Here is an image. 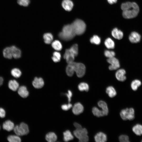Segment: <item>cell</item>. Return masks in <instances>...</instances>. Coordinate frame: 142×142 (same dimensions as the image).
<instances>
[{"label": "cell", "mask_w": 142, "mask_h": 142, "mask_svg": "<svg viewBox=\"0 0 142 142\" xmlns=\"http://www.w3.org/2000/svg\"><path fill=\"white\" fill-rule=\"evenodd\" d=\"M123 17L126 19H131L136 17L139 12L138 5L135 2H127L121 5Z\"/></svg>", "instance_id": "1"}, {"label": "cell", "mask_w": 142, "mask_h": 142, "mask_svg": "<svg viewBox=\"0 0 142 142\" xmlns=\"http://www.w3.org/2000/svg\"><path fill=\"white\" fill-rule=\"evenodd\" d=\"M71 24L66 25L63 27L62 32L59 34V37L60 39L67 41L73 39L76 35Z\"/></svg>", "instance_id": "2"}, {"label": "cell", "mask_w": 142, "mask_h": 142, "mask_svg": "<svg viewBox=\"0 0 142 142\" xmlns=\"http://www.w3.org/2000/svg\"><path fill=\"white\" fill-rule=\"evenodd\" d=\"M76 35H80L85 31L86 25L84 22L80 19L75 20L71 24Z\"/></svg>", "instance_id": "3"}, {"label": "cell", "mask_w": 142, "mask_h": 142, "mask_svg": "<svg viewBox=\"0 0 142 142\" xmlns=\"http://www.w3.org/2000/svg\"><path fill=\"white\" fill-rule=\"evenodd\" d=\"M13 130L16 134L19 136L26 135L29 131L28 125L23 122L21 123L19 125L14 126Z\"/></svg>", "instance_id": "4"}, {"label": "cell", "mask_w": 142, "mask_h": 142, "mask_svg": "<svg viewBox=\"0 0 142 142\" xmlns=\"http://www.w3.org/2000/svg\"><path fill=\"white\" fill-rule=\"evenodd\" d=\"M88 131L85 128L79 129H76L73 131L74 135L77 138L80 142H87L89 140Z\"/></svg>", "instance_id": "5"}, {"label": "cell", "mask_w": 142, "mask_h": 142, "mask_svg": "<svg viewBox=\"0 0 142 142\" xmlns=\"http://www.w3.org/2000/svg\"><path fill=\"white\" fill-rule=\"evenodd\" d=\"M120 116L124 120H132L135 118V111L133 108H126L122 110L120 113Z\"/></svg>", "instance_id": "6"}, {"label": "cell", "mask_w": 142, "mask_h": 142, "mask_svg": "<svg viewBox=\"0 0 142 142\" xmlns=\"http://www.w3.org/2000/svg\"><path fill=\"white\" fill-rule=\"evenodd\" d=\"M74 69L75 72L76 73L77 76L81 78L84 75L86 68L85 65L81 63L73 62Z\"/></svg>", "instance_id": "7"}, {"label": "cell", "mask_w": 142, "mask_h": 142, "mask_svg": "<svg viewBox=\"0 0 142 142\" xmlns=\"http://www.w3.org/2000/svg\"><path fill=\"white\" fill-rule=\"evenodd\" d=\"M107 61L110 64L109 67V69L110 70H116L120 67L119 60L114 57L108 58Z\"/></svg>", "instance_id": "8"}, {"label": "cell", "mask_w": 142, "mask_h": 142, "mask_svg": "<svg viewBox=\"0 0 142 142\" xmlns=\"http://www.w3.org/2000/svg\"><path fill=\"white\" fill-rule=\"evenodd\" d=\"M75 57V56L69 48L65 50L63 57L68 64L74 62Z\"/></svg>", "instance_id": "9"}, {"label": "cell", "mask_w": 142, "mask_h": 142, "mask_svg": "<svg viewBox=\"0 0 142 142\" xmlns=\"http://www.w3.org/2000/svg\"><path fill=\"white\" fill-rule=\"evenodd\" d=\"M129 39L130 42L131 43H136L139 42L140 41L141 36L138 33L135 32H133L130 34Z\"/></svg>", "instance_id": "10"}, {"label": "cell", "mask_w": 142, "mask_h": 142, "mask_svg": "<svg viewBox=\"0 0 142 142\" xmlns=\"http://www.w3.org/2000/svg\"><path fill=\"white\" fill-rule=\"evenodd\" d=\"M126 74V71L124 69H119L115 73V77L118 80L123 82L126 79V77L125 75Z\"/></svg>", "instance_id": "11"}, {"label": "cell", "mask_w": 142, "mask_h": 142, "mask_svg": "<svg viewBox=\"0 0 142 142\" xmlns=\"http://www.w3.org/2000/svg\"><path fill=\"white\" fill-rule=\"evenodd\" d=\"M84 108L82 105L79 102L75 103L72 107V111L75 115H78L82 113Z\"/></svg>", "instance_id": "12"}, {"label": "cell", "mask_w": 142, "mask_h": 142, "mask_svg": "<svg viewBox=\"0 0 142 142\" xmlns=\"http://www.w3.org/2000/svg\"><path fill=\"white\" fill-rule=\"evenodd\" d=\"M33 86L37 89H40L42 88L44 84V82L43 79L40 77H36L32 82Z\"/></svg>", "instance_id": "13"}, {"label": "cell", "mask_w": 142, "mask_h": 142, "mask_svg": "<svg viewBox=\"0 0 142 142\" xmlns=\"http://www.w3.org/2000/svg\"><path fill=\"white\" fill-rule=\"evenodd\" d=\"M94 139L97 142H105L107 141V137L105 133L102 132H99L95 135Z\"/></svg>", "instance_id": "14"}, {"label": "cell", "mask_w": 142, "mask_h": 142, "mask_svg": "<svg viewBox=\"0 0 142 142\" xmlns=\"http://www.w3.org/2000/svg\"><path fill=\"white\" fill-rule=\"evenodd\" d=\"M18 89V93L22 97L25 98L28 96L29 93L26 86H21L19 87Z\"/></svg>", "instance_id": "15"}, {"label": "cell", "mask_w": 142, "mask_h": 142, "mask_svg": "<svg viewBox=\"0 0 142 142\" xmlns=\"http://www.w3.org/2000/svg\"><path fill=\"white\" fill-rule=\"evenodd\" d=\"M2 126L4 130L9 131L13 130L14 126V123L12 121L8 120L3 123Z\"/></svg>", "instance_id": "16"}, {"label": "cell", "mask_w": 142, "mask_h": 142, "mask_svg": "<svg viewBox=\"0 0 142 142\" xmlns=\"http://www.w3.org/2000/svg\"><path fill=\"white\" fill-rule=\"evenodd\" d=\"M62 5L64 9L69 11L72 9L73 4L72 1L70 0H64L62 2Z\"/></svg>", "instance_id": "17"}, {"label": "cell", "mask_w": 142, "mask_h": 142, "mask_svg": "<svg viewBox=\"0 0 142 142\" xmlns=\"http://www.w3.org/2000/svg\"><path fill=\"white\" fill-rule=\"evenodd\" d=\"M111 34L114 38L118 40L122 39L123 36L122 32L116 28L113 29L111 32Z\"/></svg>", "instance_id": "18"}, {"label": "cell", "mask_w": 142, "mask_h": 142, "mask_svg": "<svg viewBox=\"0 0 142 142\" xmlns=\"http://www.w3.org/2000/svg\"><path fill=\"white\" fill-rule=\"evenodd\" d=\"M12 57L15 59L19 58L21 56V50L14 46L11 47Z\"/></svg>", "instance_id": "19"}, {"label": "cell", "mask_w": 142, "mask_h": 142, "mask_svg": "<svg viewBox=\"0 0 142 142\" xmlns=\"http://www.w3.org/2000/svg\"><path fill=\"white\" fill-rule=\"evenodd\" d=\"M98 105L101 108L105 115H107L108 113V109L106 102L103 100H100L98 102Z\"/></svg>", "instance_id": "20"}, {"label": "cell", "mask_w": 142, "mask_h": 142, "mask_svg": "<svg viewBox=\"0 0 142 142\" xmlns=\"http://www.w3.org/2000/svg\"><path fill=\"white\" fill-rule=\"evenodd\" d=\"M8 86L11 90L15 91L18 88L19 84L15 80H11L8 82Z\"/></svg>", "instance_id": "21"}, {"label": "cell", "mask_w": 142, "mask_h": 142, "mask_svg": "<svg viewBox=\"0 0 142 142\" xmlns=\"http://www.w3.org/2000/svg\"><path fill=\"white\" fill-rule=\"evenodd\" d=\"M73 62L68 64L66 67V73L67 75L69 77L72 76L75 72L74 69Z\"/></svg>", "instance_id": "22"}, {"label": "cell", "mask_w": 142, "mask_h": 142, "mask_svg": "<svg viewBox=\"0 0 142 142\" xmlns=\"http://www.w3.org/2000/svg\"><path fill=\"white\" fill-rule=\"evenodd\" d=\"M46 140L49 142H54L57 140V137L55 134L53 132L48 133L45 137Z\"/></svg>", "instance_id": "23"}, {"label": "cell", "mask_w": 142, "mask_h": 142, "mask_svg": "<svg viewBox=\"0 0 142 142\" xmlns=\"http://www.w3.org/2000/svg\"><path fill=\"white\" fill-rule=\"evenodd\" d=\"M132 130L136 135L140 136L142 135V125L137 124L132 128Z\"/></svg>", "instance_id": "24"}, {"label": "cell", "mask_w": 142, "mask_h": 142, "mask_svg": "<svg viewBox=\"0 0 142 142\" xmlns=\"http://www.w3.org/2000/svg\"><path fill=\"white\" fill-rule=\"evenodd\" d=\"M104 44L105 46L108 49H113L115 47V44L114 41L109 38L105 39Z\"/></svg>", "instance_id": "25"}, {"label": "cell", "mask_w": 142, "mask_h": 142, "mask_svg": "<svg viewBox=\"0 0 142 142\" xmlns=\"http://www.w3.org/2000/svg\"><path fill=\"white\" fill-rule=\"evenodd\" d=\"M3 54L5 58L8 59H11L13 57L11 47H8L5 48L3 51Z\"/></svg>", "instance_id": "26"}, {"label": "cell", "mask_w": 142, "mask_h": 142, "mask_svg": "<svg viewBox=\"0 0 142 142\" xmlns=\"http://www.w3.org/2000/svg\"><path fill=\"white\" fill-rule=\"evenodd\" d=\"M106 92L109 97L110 98H113L116 94V91L114 87L112 86L108 87L106 89Z\"/></svg>", "instance_id": "27"}, {"label": "cell", "mask_w": 142, "mask_h": 142, "mask_svg": "<svg viewBox=\"0 0 142 142\" xmlns=\"http://www.w3.org/2000/svg\"><path fill=\"white\" fill-rule=\"evenodd\" d=\"M43 38L45 43L49 44L52 42L53 39V36L51 33H47L44 34Z\"/></svg>", "instance_id": "28"}, {"label": "cell", "mask_w": 142, "mask_h": 142, "mask_svg": "<svg viewBox=\"0 0 142 142\" xmlns=\"http://www.w3.org/2000/svg\"><path fill=\"white\" fill-rule=\"evenodd\" d=\"M63 140L65 142L72 140L74 137L70 131L69 130H67L63 133Z\"/></svg>", "instance_id": "29"}, {"label": "cell", "mask_w": 142, "mask_h": 142, "mask_svg": "<svg viewBox=\"0 0 142 142\" xmlns=\"http://www.w3.org/2000/svg\"><path fill=\"white\" fill-rule=\"evenodd\" d=\"M141 84V82L139 80L136 79L133 80L131 82V87L132 89L134 91L137 90Z\"/></svg>", "instance_id": "30"}, {"label": "cell", "mask_w": 142, "mask_h": 142, "mask_svg": "<svg viewBox=\"0 0 142 142\" xmlns=\"http://www.w3.org/2000/svg\"><path fill=\"white\" fill-rule=\"evenodd\" d=\"M52 46L54 49L57 51L60 50L62 48V43L58 40H55L52 42Z\"/></svg>", "instance_id": "31"}, {"label": "cell", "mask_w": 142, "mask_h": 142, "mask_svg": "<svg viewBox=\"0 0 142 142\" xmlns=\"http://www.w3.org/2000/svg\"><path fill=\"white\" fill-rule=\"evenodd\" d=\"M92 112L94 115L97 117H100L105 116L102 110H100L96 107L93 108Z\"/></svg>", "instance_id": "32"}, {"label": "cell", "mask_w": 142, "mask_h": 142, "mask_svg": "<svg viewBox=\"0 0 142 142\" xmlns=\"http://www.w3.org/2000/svg\"><path fill=\"white\" fill-rule=\"evenodd\" d=\"M78 89L81 91H85L87 92L88 91L89 87L88 84L87 83L82 82L79 84L78 86Z\"/></svg>", "instance_id": "33"}, {"label": "cell", "mask_w": 142, "mask_h": 142, "mask_svg": "<svg viewBox=\"0 0 142 142\" xmlns=\"http://www.w3.org/2000/svg\"><path fill=\"white\" fill-rule=\"evenodd\" d=\"M7 140L10 142H20L21 139L19 136L16 135H11L8 136Z\"/></svg>", "instance_id": "34"}, {"label": "cell", "mask_w": 142, "mask_h": 142, "mask_svg": "<svg viewBox=\"0 0 142 142\" xmlns=\"http://www.w3.org/2000/svg\"><path fill=\"white\" fill-rule=\"evenodd\" d=\"M11 73L12 76L16 78H19L22 74L21 71L17 68L12 69L11 71Z\"/></svg>", "instance_id": "35"}, {"label": "cell", "mask_w": 142, "mask_h": 142, "mask_svg": "<svg viewBox=\"0 0 142 142\" xmlns=\"http://www.w3.org/2000/svg\"><path fill=\"white\" fill-rule=\"evenodd\" d=\"M53 61L55 62H58L60 61L61 58L60 53L59 52L55 51L54 52L53 54L52 58Z\"/></svg>", "instance_id": "36"}, {"label": "cell", "mask_w": 142, "mask_h": 142, "mask_svg": "<svg viewBox=\"0 0 142 142\" xmlns=\"http://www.w3.org/2000/svg\"><path fill=\"white\" fill-rule=\"evenodd\" d=\"M101 41L100 38L96 35H94L90 39V42L91 43L97 45L99 44Z\"/></svg>", "instance_id": "37"}, {"label": "cell", "mask_w": 142, "mask_h": 142, "mask_svg": "<svg viewBox=\"0 0 142 142\" xmlns=\"http://www.w3.org/2000/svg\"><path fill=\"white\" fill-rule=\"evenodd\" d=\"M72 52L73 53L75 57L77 56L78 54V46L77 44L73 45L69 48Z\"/></svg>", "instance_id": "38"}, {"label": "cell", "mask_w": 142, "mask_h": 142, "mask_svg": "<svg viewBox=\"0 0 142 142\" xmlns=\"http://www.w3.org/2000/svg\"><path fill=\"white\" fill-rule=\"evenodd\" d=\"M104 54L106 57L109 58L114 57L115 54L113 51L106 50L104 52Z\"/></svg>", "instance_id": "39"}, {"label": "cell", "mask_w": 142, "mask_h": 142, "mask_svg": "<svg viewBox=\"0 0 142 142\" xmlns=\"http://www.w3.org/2000/svg\"><path fill=\"white\" fill-rule=\"evenodd\" d=\"M17 2L20 6L26 7L29 4L30 0H17Z\"/></svg>", "instance_id": "40"}, {"label": "cell", "mask_w": 142, "mask_h": 142, "mask_svg": "<svg viewBox=\"0 0 142 142\" xmlns=\"http://www.w3.org/2000/svg\"><path fill=\"white\" fill-rule=\"evenodd\" d=\"M119 141L121 142H129V137L126 135H122L119 137Z\"/></svg>", "instance_id": "41"}, {"label": "cell", "mask_w": 142, "mask_h": 142, "mask_svg": "<svg viewBox=\"0 0 142 142\" xmlns=\"http://www.w3.org/2000/svg\"><path fill=\"white\" fill-rule=\"evenodd\" d=\"M72 104L69 103L68 104H64L61 106L62 109L64 110L67 111L69 110L72 107Z\"/></svg>", "instance_id": "42"}, {"label": "cell", "mask_w": 142, "mask_h": 142, "mask_svg": "<svg viewBox=\"0 0 142 142\" xmlns=\"http://www.w3.org/2000/svg\"><path fill=\"white\" fill-rule=\"evenodd\" d=\"M65 95L68 98V102H70L71 101V98L72 95V92L70 90H68V93H66Z\"/></svg>", "instance_id": "43"}, {"label": "cell", "mask_w": 142, "mask_h": 142, "mask_svg": "<svg viewBox=\"0 0 142 142\" xmlns=\"http://www.w3.org/2000/svg\"><path fill=\"white\" fill-rule=\"evenodd\" d=\"M6 115V111L3 108H0V117L2 118H4Z\"/></svg>", "instance_id": "44"}, {"label": "cell", "mask_w": 142, "mask_h": 142, "mask_svg": "<svg viewBox=\"0 0 142 142\" xmlns=\"http://www.w3.org/2000/svg\"><path fill=\"white\" fill-rule=\"evenodd\" d=\"M74 125L76 128V129H79L82 128V126L79 124L75 122L74 123Z\"/></svg>", "instance_id": "45"}, {"label": "cell", "mask_w": 142, "mask_h": 142, "mask_svg": "<svg viewBox=\"0 0 142 142\" xmlns=\"http://www.w3.org/2000/svg\"><path fill=\"white\" fill-rule=\"evenodd\" d=\"M117 0H107L108 3L110 4H112L115 3L117 1Z\"/></svg>", "instance_id": "46"}, {"label": "cell", "mask_w": 142, "mask_h": 142, "mask_svg": "<svg viewBox=\"0 0 142 142\" xmlns=\"http://www.w3.org/2000/svg\"><path fill=\"white\" fill-rule=\"evenodd\" d=\"M3 81V78L1 77H0V86L2 84Z\"/></svg>", "instance_id": "47"}, {"label": "cell", "mask_w": 142, "mask_h": 142, "mask_svg": "<svg viewBox=\"0 0 142 142\" xmlns=\"http://www.w3.org/2000/svg\"><path fill=\"white\" fill-rule=\"evenodd\" d=\"M141 142H142V141H141Z\"/></svg>", "instance_id": "48"}, {"label": "cell", "mask_w": 142, "mask_h": 142, "mask_svg": "<svg viewBox=\"0 0 142 142\" xmlns=\"http://www.w3.org/2000/svg\"></svg>", "instance_id": "49"}]
</instances>
